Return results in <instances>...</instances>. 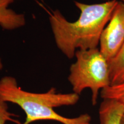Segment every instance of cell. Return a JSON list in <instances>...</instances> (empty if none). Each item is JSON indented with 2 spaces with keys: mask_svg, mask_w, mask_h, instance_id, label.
Here are the masks:
<instances>
[{
  "mask_svg": "<svg viewBox=\"0 0 124 124\" xmlns=\"http://www.w3.org/2000/svg\"><path fill=\"white\" fill-rule=\"evenodd\" d=\"M124 105L112 99H103L99 108L100 124H121Z\"/></svg>",
  "mask_w": 124,
  "mask_h": 124,
  "instance_id": "5",
  "label": "cell"
},
{
  "mask_svg": "<svg viewBox=\"0 0 124 124\" xmlns=\"http://www.w3.org/2000/svg\"><path fill=\"white\" fill-rule=\"evenodd\" d=\"M17 116L9 110V108L7 102L0 98V124H6L7 122H13L18 124L20 122L15 119Z\"/></svg>",
  "mask_w": 124,
  "mask_h": 124,
  "instance_id": "9",
  "label": "cell"
},
{
  "mask_svg": "<svg viewBox=\"0 0 124 124\" xmlns=\"http://www.w3.org/2000/svg\"><path fill=\"white\" fill-rule=\"evenodd\" d=\"M118 1L109 0L94 4L75 1L80 15L73 22L68 21L59 10L49 13V23L59 49L71 59L78 50L98 48L102 31Z\"/></svg>",
  "mask_w": 124,
  "mask_h": 124,
  "instance_id": "1",
  "label": "cell"
},
{
  "mask_svg": "<svg viewBox=\"0 0 124 124\" xmlns=\"http://www.w3.org/2000/svg\"><path fill=\"white\" fill-rule=\"evenodd\" d=\"M124 44V3L118 1L102 31L99 49L108 62L117 55Z\"/></svg>",
  "mask_w": 124,
  "mask_h": 124,
  "instance_id": "4",
  "label": "cell"
},
{
  "mask_svg": "<svg viewBox=\"0 0 124 124\" xmlns=\"http://www.w3.org/2000/svg\"><path fill=\"white\" fill-rule=\"evenodd\" d=\"M102 99H112L124 105V82L121 84L110 85L101 91Z\"/></svg>",
  "mask_w": 124,
  "mask_h": 124,
  "instance_id": "8",
  "label": "cell"
},
{
  "mask_svg": "<svg viewBox=\"0 0 124 124\" xmlns=\"http://www.w3.org/2000/svg\"><path fill=\"white\" fill-rule=\"evenodd\" d=\"M110 85L124 82V44L117 55L108 62Z\"/></svg>",
  "mask_w": 124,
  "mask_h": 124,
  "instance_id": "7",
  "label": "cell"
},
{
  "mask_svg": "<svg viewBox=\"0 0 124 124\" xmlns=\"http://www.w3.org/2000/svg\"><path fill=\"white\" fill-rule=\"evenodd\" d=\"M0 98L7 103L18 105L24 111L25 121L21 124L43 120L55 121L62 124H91V117L88 114L68 118L60 115L54 110L77 103L79 95L74 93H58L54 87L46 93L29 92L18 86L15 78L5 76L0 79Z\"/></svg>",
  "mask_w": 124,
  "mask_h": 124,
  "instance_id": "2",
  "label": "cell"
},
{
  "mask_svg": "<svg viewBox=\"0 0 124 124\" xmlns=\"http://www.w3.org/2000/svg\"><path fill=\"white\" fill-rule=\"evenodd\" d=\"M2 69H3V64H2V60H1V59L0 58V71H1Z\"/></svg>",
  "mask_w": 124,
  "mask_h": 124,
  "instance_id": "10",
  "label": "cell"
},
{
  "mask_svg": "<svg viewBox=\"0 0 124 124\" xmlns=\"http://www.w3.org/2000/svg\"><path fill=\"white\" fill-rule=\"evenodd\" d=\"M121 124H124V114L122 116V119H121Z\"/></svg>",
  "mask_w": 124,
  "mask_h": 124,
  "instance_id": "11",
  "label": "cell"
},
{
  "mask_svg": "<svg viewBox=\"0 0 124 124\" xmlns=\"http://www.w3.org/2000/svg\"><path fill=\"white\" fill-rule=\"evenodd\" d=\"M15 0H0V27L12 31L24 27L26 23L23 14L17 13L9 8Z\"/></svg>",
  "mask_w": 124,
  "mask_h": 124,
  "instance_id": "6",
  "label": "cell"
},
{
  "mask_svg": "<svg viewBox=\"0 0 124 124\" xmlns=\"http://www.w3.org/2000/svg\"><path fill=\"white\" fill-rule=\"evenodd\" d=\"M103 1H109V0H103ZM118 1H121V2H123V3H124V0H118Z\"/></svg>",
  "mask_w": 124,
  "mask_h": 124,
  "instance_id": "12",
  "label": "cell"
},
{
  "mask_svg": "<svg viewBox=\"0 0 124 124\" xmlns=\"http://www.w3.org/2000/svg\"><path fill=\"white\" fill-rule=\"evenodd\" d=\"M75 57L68 77L73 93L79 95L84 90L90 89L91 102L95 105L100 91L111 85L108 62L98 48L78 50Z\"/></svg>",
  "mask_w": 124,
  "mask_h": 124,
  "instance_id": "3",
  "label": "cell"
}]
</instances>
